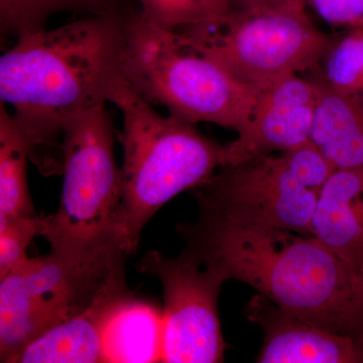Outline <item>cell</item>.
Instances as JSON below:
<instances>
[{
	"label": "cell",
	"mask_w": 363,
	"mask_h": 363,
	"mask_svg": "<svg viewBox=\"0 0 363 363\" xmlns=\"http://www.w3.org/2000/svg\"><path fill=\"white\" fill-rule=\"evenodd\" d=\"M281 155L294 178L318 194L337 169L311 138Z\"/></svg>",
	"instance_id": "44dd1931"
},
{
	"label": "cell",
	"mask_w": 363,
	"mask_h": 363,
	"mask_svg": "<svg viewBox=\"0 0 363 363\" xmlns=\"http://www.w3.org/2000/svg\"><path fill=\"white\" fill-rule=\"evenodd\" d=\"M143 21L162 30L178 32L188 26L214 23L231 11L230 0H135Z\"/></svg>",
	"instance_id": "ac0fdd59"
},
{
	"label": "cell",
	"mask_w": 363,
	"mask_h": 363,
	"mask_svg": "<svg viewBox=\"0 0 363 363\" xmlns=\"http://www.w3.org/2000/svg\"><path fill=\"white\" fill-rule=\"evenodd\" d=\"M133 0H0V30L2 37L14 40L45 28L57 13L82 16L128 13Z\"/></svg>",
	"instance_id": "2e32d148"
},
{
	"label": "cell",
	"mask_w": 363,
	"mask_h": 363,
	"mask_svg": "<svg viewBox=\"0 0 363 363\" xmlns=\"http://www.w3.org/2000/svg\"><path fill=\"white\" fill-rule=\"evenodd\" d=\"M311 71L317 96L311 140L336 169L363 168L362 107Z\"/></svg>",
	"instance_id": "5bb4252c"
},
{
	"label": "cell",
	"mask_w": 363,
	"mask_h": 363,
	"mask_svg": "<svg viewBox=\"0 0 363 363\" xmlns=\"http://www.w3.org/2000/svg\"><path fill=\"white\" fill-rule=\"evenodd\" d=\"M350 335L363 345V277L360 281L357 301L350 318Z\"/></svg>",
	"instance_id": "cb8c5ba5"
},
{
	"label": "cell",
	"mask_w": 363,
	"mask_h": 363,
	"mask_svg": "<svg viewBox=\"0 0 363 363\" xmlns=\"http://www.w3.org/2000/svg\"><path fill=\"white\" fill-rule=\"evenodd\" d=\"M113 143V123L105 104L82 112L67 126L61 203L56 213L45 216L42 233L52 252L84 255L125 240Z\"/></svg>",
	"instance_id": "8992f818"
},
{
	"label": "cell",
	"mask_w": 363,
	"mask_h": 363,
	"mask_svg": "<svg viewBox=\"0 0 363 363\" xmlns=\"http://www.w3.org/2000/svg\"><path fill=\"white\" fill-rule=\"evenodd\" d=\"M318 13L332 23H350L362 20L363 0H312Z\"/></svg>",
	"instance_id": "7402d4cb"
},
{
	"label": "cell",
	"mask_w": 363,
	"mask_h": 363,
	"mask_svg": "<svg viewBox=\"0 0 363 363\" xmlns=\"http://www.w3.org/2000/svg\"><path fill=\"white\" fill-rule=\"evenodd\" d=\"M125 277L111 284L89 308L23 346L9 363L102 362V335L109 313L130 295Z\"/></svg>",
	"instance_id": "7c38bea8"
},
{
	"label": "cell",
	"mask_w": 363,
	"mask_h": 363,
	"mask_svg": "<svg viewBox=\"0 0 363 363\" xmlns=\"http://www.w3.org/2000/svg\"><path fill=\"white\" fill-rule=\"evenodd\" d=\"M130 255L124 240L93 252L26 257L0 279V359L7 362L33 339L77 316L117 279Z\"/></svg>",
	"instance_id": "5b68a950"
},
{
	"label": "cell",
	"mask_w": 363,
	"mask_h": 363,
	"mask_svg": "<svg viewBox=\"0 0 363 363\" xmlns=\"http://www.w3.org/2000/svg\"><path fill=\"white\" fill-rule=\"evenodd\" d=\"M313 235L363 277V168L337 169L318 194Z\"/></svg>",
	"instance_id": "4fadbf2b"
},
{
	"label": "cell",
	"mask_w": 363,
	"mask_h": 363,
	"mask_svg": "<svg viewBox=\"0 0 363 363\" xmlns=\"http://www.w3.org/2000/svg\"><path fill=\"white\" fill-rule=\"evenodd\" d=\"M247 317L264 332L259 363H359L363 345L281 309L264 296L248 302Z\"/></svg>",
	"instance_id": "8fae6325"
},
{
	"label": "cell",
	"mask_w": 363,
	"mask_h": 363,
	"mask_svg": "<svg viewBox=\"0 0 363 363\" xmlns=\"http://www.w3.org/2000/svg\"><path fill=\"white\" fill-rule=\"evenodd\" d=\"M162 311L133 293L107 317L102 335V362H162Z\"/></svg>",
	"instance_id": "9a60e30c"
},
{
	"label": "cell",
	"mask_w": 363,
	"mask_h": 363,
	"mask_svg": "<svg viewBox=\"0 0 363 363\" xmlns=\"http://www.w3.org/2000/svg\"><path fill=\"white\" fill-rule=\"evenodd\" d=\"M181 230L185 252L226 281L247 284L281 309L350 335L362 277L314 235L204 214Z\"/></svg>",
	"instance_id": "7a4b0ae2"
},
{
	"label": "cell",
	"mask_w": 363,
	"mask_h": 363,
	"mask_svg": "<svg viewBox=\"0 0 363 363\" xmlns=\"http://www.w3.org/2000/svg\"><path fill=\"white\" fill-rule=\"evenodd\" d=\"M316 87L288 76L259 91L252 114L235 140L224 147V164L284 152L311 138Z\"/></svg>",
	"instance_id": "30bf717a"
},
{
	"label": "cell",
	"mask_w": 363,
	"mask_h": 363,
	"mask_svg": "<svg viewBox=\"0 0 363 363\" xmlns=\"http://www.w3.org/2000/svg\"><path fill=\"white\" fill-rule=\"evenodd\" d=\"M124 75L150 104L185 123L240 131L259 91L242 85L181 33L162 30L133 11L126 18Z\"/></svg>",
	"instance_id": "277c9868"
},
{
	"label": "cell",
	"mask_w": 363,
	"mask_h": 363,
	"mask_svg": "<svg viewBox=\"0 0 363 363\" xmlns=\"http://www.w3.org/2000/svg\"><path fill=\"white\" fill-rule=\"evenodd\" d=\"M231 9L306 11L308 0H230Z\"/></svg>",
	"instance_id": "603a6c76"
},
{
	"label": "cell",
	"mask_w": 363,
	"mask_h": 363,
	"mask_svg": "<svg viewBox=\"0 0 363 363\" xmlns=\"http://www.w3.org/2000/svg\"><path fill=\"white\" fill-rule=\"evenodd\" d=\"M140 269L159 279L164 291L162 362H223L218 296L225 278L186 252L178 259L147 252Z\"/></svg>",
	"instance_id": "9c48e42d"
},
{
	"label": "cell",
	"mask_w": 363,
	"mask_h": 363,
	"mask_svg": "<svg viewBox=\"0 0 363 363\" xmlns=\"http://www.w3.org/2000/svg\"><path fill=\"white\" fill-rule=\"evenodd\" d=\"M195 195L200 214L313 235L318 193L294 178L281 155L224 164L195 189Z\"/></svg>",
	"instance_id": "ba28073f"
},
{
	"label": "cell",
	"mask_w": 363,
	"mask_h": 363,
	"mask_svg": "<svg viewBox=\"0 0 363 363\" xmlns=\"http://www.w3.org/2000/svg\"><path fill=\"white\" fill-rule=\"evenodd\" d=\"M130 13L83 16L26 33L0 58L1 102L13 107L30 160L44 175L62 173L68 124L109 102L125 78Z\"/></svg>",
	"instance_id": "6da1fadb"
},
{
	"label": "cell",
	"mask_w": 363,
	"mask_h": 363,
	"mask_svg": "<svg viewBox=\"0 0 363 363\" xmlns=\"http://www.w3.org/2000/svg\"><path fill=\"white\" fill-rule=\"evenodd\" d=\"M323 68H315L327 85L344 94L351 95L363 87V35L346 37L332 45L325 55Z\"/></svg>",
	"instance_id": "d6986e66"
},
{
	"label": "cell",
	"mask_w": 363,
	"mask_h": 363,
	"mask_svg": "<svg viewBox=\"0 0 363 363\" xmlns=\"http://www.w3.org/2000/svg\"><path fill=\"white\" fill-rule=\"evenodd\" d=\"M30 145L16 125L4 104H0V217L35 215L28 179L26 162Z\"/></svg>",
	"instance_id": "e0dca14e"
},
{
	"label": "cell",
	"mask_w": 363,
	"mask_h": 363,
	"mask_svg": "<svg viewBox=\"0 0 363 363\" xmlns=\"http://www.w3.org/2000/svg\"><path fill=\"white\" fill-rule=\"evenodd\" d=\"M109 102L123 116L121 226L133 253L143 227L167 202L200 187L223 166L224 147L205 138L194 124L160 114L126 78Z\"/></svg>",
	"instance_id": "3957f363"
},
{
	"label": "cell",
	"mask_w": 363,
	"mask_h": 363,
	"mask_svg": "<svg viewBox=\"0 0 363 363\" xmlns=\"http://www.w3.org/2000/svg\"><path fill=\"white\" fill-rule=\"evenodd\" d=\"M177 33L231 77L257 91L316 68L333 45L306 11L231 9L220 21Z\"/></svg>",
	"instance_id": "52a82bcc"
},
{
	"label": "cell",
	"mask_w": 363,
	"mask_h": 363,
	"mask_svg": "<svg viewBox=\"0 0 363 363\" xmlns=\"http://www.w3.org/2000/svg\"><path fill=\"white\" fill-rule=\"evenodd\" d=\"M45 216L11 215L0 217V279L26 259V248L44 230Z\"/></svg>",
	"instance_id": "ffe728a7"
}]
</instances>
